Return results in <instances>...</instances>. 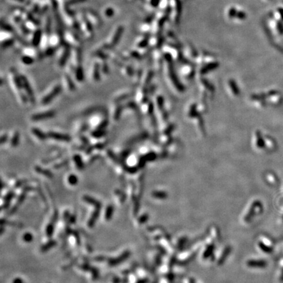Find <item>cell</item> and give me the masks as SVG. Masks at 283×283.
<instances>
[{
	"mask_svg": "<svg viewBox=\"0 0 283 283\" xmlns=\"http://www.w3.org/2000/svg\"><path fill=\"white\" fill-rule=\"evenodd\" d=\"M109 124V121L107 119H104L103 121L100 122V123L99 124L98 126L97 127V129H105L106 127H108Z\"/></svg>",
	"mask_w": 283,
	"mask_h": 283,
	"instance_id": "obj_27",
	"label": "cell"
},
{
	"mask_svg": "<svg viewBox=\"0 0 283 283\" xmlns=\"http://www.w3.org/2000/svg\"><path fill=\"white\" fill-rule=\"evenodd\" d=\"M55 116V111L53 110H51L33 114L32 115V116L31 117V119L33 121H40L42 120L51 119V118L54 117Z\"/></svg>",
	"mask_w": 283,
	"mask_h": 283,
	"instance_id": "obj_3",
	"label": "cell"
},
{
	"mask_svg": "<svg viewBox=\"0 0 283 283\" xmlns=\"http://www.w3.org/2000/svg\"><path fill=\"white\" fill-rule=\"evenodd\" d=\"M129 253L128 252H126L123 253L122 256H120L119 258H116V259H111L110 260V262H109V263H110V264L111 266L117 265L118 263H121V262H122V261L125 260L126 258L129 256Z\"/></svg>",
	"mask_w": 283,
	"mask_h": 283,
	"instance_id": "obj_9",
	"label": "cell"
},
{
	"mask_svg": "<svg viewBox=\"0 0 283 283\" xmlns=\"http://www.w3.org/2000/svg\"><path fill=\"white\" fill-rule=\"evenodd\" d=\"M76 79L79 82H81L85 79V74H84V71L83 68L79 66L77 68L76 70Z\"/></svg>",
	"mask_w": 283,
	"mask_h": 283,
	"instance_id": "obj_11",
	"label": "cell"
},
{
	"mask_svg": "<svg viewBox=\"0 0 283 283\" xmlns=\"http://www.w3.org/2000/svg\"><path fill=\"white\" fill-rule=\"evenodd\" d=\"M108 157H110L111 160L114 161L115 163L117 164H121V159L118 157L117 155L115 154L111 150H108Z\"/></svg>",
	"mask_w": 283,
	"mask_h": 283,
	"instance_id": "obj_18",
	"label": "cell"
},
{
	"mask_svg": "<svg viewBox=\"0 0 283 283\" xmlns=\"http://www.w3.org/2000/svg\"><path fill=\"white\" fill-rule=\"evenodd\" d=\"M53 230H54V223H51L50 224H49V226L47 228V235L49 237H51V235L53 233Z\"/></svg>",
	"mask_w": 283,
	"mask_h": 283,
	"instance_id": "obj_25",
	"label": "cell"
},
{
	"mask_svg": "<svg viewBox=\"0 0 283 283\" xmlns=\"http://www.w3.org/2000/svg\"><path fill=\"white\" fill-rule=\"evenodd\" d=\"M23 239L26 242H30L32 240V235L30 234V233H25V234L24 235Z\"/></svg>",
	"mask_w": 283,
	"mask_h": 283,
	"instance_id": "obj_28",
	"label": "cell"
},
{
	"mask_svg": "<svg viewBox=\"0 0 283 283\" xmlns=\"http://www.w3.org/2000/svg\"><path fill=\"white\" fill-rule=\"evenodd\" d=\"M99 111V108L98 107H92L88 108L87 110H86L83 113V115H89V114H91L92 113H95L96 111Z\"/></svg>",
	"mask_w": 283,
	"mask_h": 283,
	"instance_id": "obj_26",
	"label": "cell"
},
{
	"mask_svg": "<svg viewBox=\"0 0 283 283\" xmlns=\"http://www.w3.org/2000/svg\"><path fill=\"white\" fill-rule=\"evenodd\" d=\"M83 200L85 201L87 203L94 205L95 208H101V204L100 202L96 201V199H94L89 197V196H85V197H83Z\"/></svg>",
	"mask_w": 283,
	"mask_h": 283,
	"instance_id": "obj_14",
	"label": "cell"
},
{
	"mask_svg": "<svg viewBox=\"0 0 283 283\" xmlns=\"http://www.w3.org/2000/svg\"><path fill=\"white\" fill-rule=\"evenodd\" d=\"M22 62L26 65H31L33 63L34 60L33 58L28 57V56H24V57H22Z\"/></svg>",
	"mask_w": 283,
	"mask_h": 283,
	"instance_id": "obj_21",
	"label": "cell"
},
{
	"mask_svg": "<svg viewBox=\"0 0 283 283\" xmlns=\"http://www.w3.org/2000/svg\"><path fill=\"white\" fill-rule=\"evenodd\" d=\"M13 82L15 87L18 91H20L22 89H23V80L21 79L20 76H19L17 73H14L13 75Z\"/></svg>",
	"mask_w": 283,
	"mask_h": 283,
	"instance_id": "obj_7",
	"label": "cell"
},
{
	"mask_svg": "<svg viewBox=\"0 0 283 283\" xmlns=\"http://www.w3.org/2000/svg\"><path fill=\"white\" fill-rule=\"evenodd\" d=\"M93 78L96 81H99L100 80V66L98 63H96L93 69Z\"/></svg>",
	"mask_w": 283,
	"mask_h": 283,
	"instance_id": "obj_8",
	"label": "cell"
},
{
	"mask_svg": "<svg viewBox=\"0 0 283 283\" xmlns=\"http://www.w3.org/2000/svg\"><path fill=\"white\" fill-rule=\"evenodd\" d=\"M55 244H56V242L55 241H51L49 242H48V243H47L46 244L43 246V248H41V250L43 251V252L49 249H50L51 247H54Z\"/></svg>",
	"mask_w": 283,
	"mask_h": 283,
	"instance_id": "obj_23",
	"label": "cell"
},
{
	"mask_svg": "<svg viewBox=\"0 0 283 283\" xmlns=\"http://www.w3.org/2000/svg\"><path fill=\"white\" fill-rule=\"evenodd\" d=\"M122 111H123L122 105H118L117 108H116V111H115L114 116H113L115 120L117 121V120H119L120 119L121 113H122Z\"/></svg>",
	"mask_w": 283,
	"mask_h": 283,
	"instance_id": "obj_19",
	"label": "cell"
},
{
	"mask_svg": "<svg viewBox=\"0 0 283 283\" xmlns=\"http://www.w3.org/2000/svg\"><path fill=\"white\" fill-rule=\"evenodd\" d=\"M21 79L23 80V89L25 90V91L27 94V96L28 97L29 100L32 103L34 104L35 103V96H34V93L33 91V89L32 88V87L30 85V83L28 81V80L26 78V77L23 76L21 75Z\"/></svg>",
	"mask_w": 283,
	"mask_h": 283,
	"instance_id": "obj_2",
	"label": "cell"
},
{
	"mask_svg": "<svg viewBox=\"0 0 283 283\" xmlns=\"http://www.w3.org/2000/svg\"><path fill=\"white\" fill-rule=\"evenodd\" d=\"M31 130H32L33 135L40 140H45L47 138H48L47 135H46V134L42 132L41 130L38 128H32Z\"/></svg>",
	"mask_w": 283,
	"mask_h": 283,
	"instance_id": "obj_5",
	"label": "cell"
},
{
	"mask_svg": "<svg viewBox=\"0 0 283 283\" xmlns=\"http://www.w3.org/2000/svg\"><path fill=\"white\" fill-rule=\"evenodd\" d=\"M102 71H103V73L104 74H108L109 73V68H108V64H106V63H104L103 64V65H102Z\"/></svg>",
	"mask_w": 283,
	"mask_h": 283,
	"instance_id": "obj_29",
	"label": "cell"
},
{
	"mask_svg": "<svg viewBox=\"0 0 283 283\" xmlns=\"http://www.w3.org/2000/svg\"><path fill=\"white\" fill-rule=\"evenodd\" d=\"M81 140L83 141L84 145H88L89 144V140L86 137H85V136H82Z\"/></svg>",
	"mask_w": 283,
	"mask_h": 283,
	"instance_id": "obj_32",
	"label": "cell"
},
{
	"mask_svg": "<svg viewBox=\"0 0 283 283\" xmlns=\"http://www.w3.org/2000/svg\"><path fill=\"white\" fill-rule=\"evenodd\" d=\"M100 208H96V210L95 211L94 213L92 214L91 219H90L89 222L88 223V226L89 227V228H92V227L95 224L96 220H97L98 218L99 214H100Z\"/></svg>",
	"mask_w": 283,
	"mask_h": 283,
	"instance_id": "obj_6",
	"label": "cell"
},
{
	"mask_svg": "<svg viewBox=\"0 0 283 283\" xmlns=\"http://www.w3.org/2000/svg\"><path fill=\"white\" fill-rule=\"evenodd\" d=\"M89 128V125H87V124H85V125H83L81 127V132H85L86 130H87Z\"/></svg>",
	"mask_w": 283,
	"mask_h": 283,
	"instance_id": "obj_34",
	"label": "cell"
},
{
	"mask_svg": "<svg viewBox=\"0 0 283 283\" xmlns=\"http://www.w3.org/2000/svg\"><path fill=\"white\" fill-rule=\"evenodd\" d=\"M12 43H13V41H11V40H9V41H6L5 43H4V44H3V47H7L10 46L11 45H12Z\"/></svg>",
	"mask_w": 283,
	"mask_h": 283,
	"instance_id": "obj_33",
	"label": "cell"
},
{
	"mask_svg": "<svg viewBox=\"0 0 283 283\" xmlns=\"http://www.w3.org/2000/svg\"><path fill=\"white\" fill-rule=\"evenodd\" d=\"M7 139H8V135H7V134H5V135H2L1 137V139H0V142H1V144H4V143L7 142Z\"/></svg>",
	"mask_w": 283,
	"mask_h": 283,
	"instance_id": "obj_30",
	"label": "cell"
},
{
	"mask_svg": "<svg viewBox=\"0 0 283 283\" xmlns=\"http://www.w3.org/2000/svg\"><path fill=\"white\" fill-rule=\"evenodd\" d=\"M47 137L55 140L62 141V142H69L71 141V138L70 135H66V134L55 132H49L47 134Z\"/></svg>",
	"mask_w": 283,
	"mask_h": 283,
	"instance_id": "obj_4",
	"label": "cell"
},
{
	"mask_svg": "<svg viewBox=\"0 0 283 283\" xmlns=\"http://www.w3.org/2000/svg\"><path fill=\"white\" fill-rule=\"evenodd\" d=\"M68 182L71 185H76L78 182V179H77V177L76 175H71L68 177Z\"/></svg>",
	"mask_w": 283,
	"mask_h": 283,
	"instance_id": "obj_24",
	"label": "cell"
},
{
	"mask_svg": "<svg viewBox=\"0 0 283 283\" xmlns=\"http://www.w3.org/2000/svg\"><path fill=\"white\" fill-rule=\"evenodd\" d=\"M70 49L68 48L66 49V50H65L64 54L63 55V56H62L61 58L60 59V61H59V65H60V66H64V65L66 64L68 59L69 58V57H70Z\"/></svg>",
	"mask_w": 283,
	"mask_h": 283,
	"instance_id": "obj_12",
	"label": "cell"
},
{
	"mask_svg": "<svg viewBox=\"0 0 283 283\" xmlns=\"http://www.w3.org/2000/svg\"><path fill=\"white\" fill-rule=\"evenodd\" d=\"M61 91H62L61 85H58L57 86H55L54 89H52L48 95H47L43 97V98L41 100V103L43 105L49 104L50 102H51L52 100H53L59 94H60Z\"/></svg>",
	"mask_w": 283,
	"mask_h": 283,
	"instance_id": "obj_1",
	"label": "cell"
},
{
	"mask_svg": "<svg viewBox=\"0 0 283 283\" xmlns=\"http://www.w3.org/2000/svg\"><path fill=\"white\" fill-rule=\"evenodd\" d=\"M66 80L68 83V87L71 91H74L76 89V86L74 83L73 81L71 78V77L68 75H66Z\"/></svg>",
	"mask_w": 283,
	"mask_h": 283,
	"instance_id": "obj_16",
	"label": "cell"
},
{
	"mask_svg": "<svg viewBox=\"0 0 283 283\" xmlns=\"http://www.w3.org/2000/svg\"><path fill=\"white\" fill-rule=\"evenodd\" d=\"M13 196H14V193L12 191L9 192V194H7V195H6V197H5V203H4L5 208H6L8 206L9 203H10L11 200L12 199V198L13 197Z\"/></svg>",
	"mask_w": 283,
	"mask_h": 283,
	"instance_id": "obj_22",
	"label": "cell"
},
{
	"mask_svg": "<svg viewBox=\"0 0 283 283\" xmlns=\"http://www.w3.org/2000/svg\"><path fill=\"white\" fill-rule=\"evenodd\" d=\"M68 163V161H63V162H62L61 164H56V165L55 166V168H56V169H58V167H63L64 165H65V164H66V163Z\"/></svg>",
	"mask_w": 283,
	"mask_h": 283,
	"instance_id": "obj_31",
	"label": "cell"
},
{
	"mask_svg": "<svg viewBox=\"0 0 283 283\" xmlns=\"http://www.w3.org/2000/svg\"><path fill=\"white\" fill-rule=\"evenodd\" d=\"M13 283H23V281H22V279H15Z\"/></svg>",
	"mask_w": 283,
	"mask_h": 283,
	"instance_id": "obj_35",
	"label": "cell"
},
{
	"mask_svg": "<svg viewBox=\"0 0 283 283\" xmlns=\"http://www.w3.org/2000/svg\"><path fill=\"white\" fill-rule=\"evenodd\" d=\"M113 212V207L112 206H109L106 211H105V218L107 220H110L111 218V216H112V214Z\"/></svg>",
	"mask_w": 283,
	"mask_h": 283,
	"instance_id": "obj_20",
	"label": "cell"
},
{
	"mask_svg": "<svg viewBox=\"0 0 283 283\" xmlns=\"http://www.w3.org/2000/svg\"><path fill=\"white\" fill-rule=\"evenodd\" d=\"M106 134V130L105 129H96L94 131L91 132V136L93 138H100L103 137Z\"/></svg>",
	"mask_w": 283,
	"mask_h": 283,
	"instance_id": "obj_13",
	"label": "cell"
},
{
	"mask_svg": "<svg viewBox=\"0 0 283 283\" xmlns=\"http://www.w3.org/2000/svg\"><path fill=\"white\" fill-rule=\"evenodd\" d=\"M35 169H36L37 172H38L40 174H42V175H43L45 176L50 177V178H51V177L53 176V175H52V174L51 171H49V170H47V169H42V168L39 167H36Z\"/></svg>",
	"mask_w": 283,
	"mask_h": 283,
	"instance_id": "obj_17",
	"label": "cell"
},
{
	"mask_svg": "<svg viewBox=\"0 0 283 283\" xmlns=\"http://www.w3.org/2000/svg\"><path fill=\"white\" fill-rule=\"evenodd\" d=\"M20 141V133L18 131H16L13 136L11 140V145L12 147H17V146L19 144Z\"/></svg>",
	"mask_w": 283,
	"mask_h": 283,
	"instance_id": "obj_15",
	"label": "cell"
},
{
	"mask_svg": "<svg viewBox=\"0 0 283 283\" xmlns=\"http://www.w3.org/2000/svg\"><path fill=\"white\" fill-rule=\"evenodd\" d=\"M73 159L74 162L76 163V165L77 167V169L79 170H82L84 169V163L83 162L82 158L81 157L80 155L76 154L73 156Z\"/></svg>",
	"mask_w": 283,
	"mask_h": 283,
	"instance_id": "obj_10",
	"label": "cell"
}]
</instances>
